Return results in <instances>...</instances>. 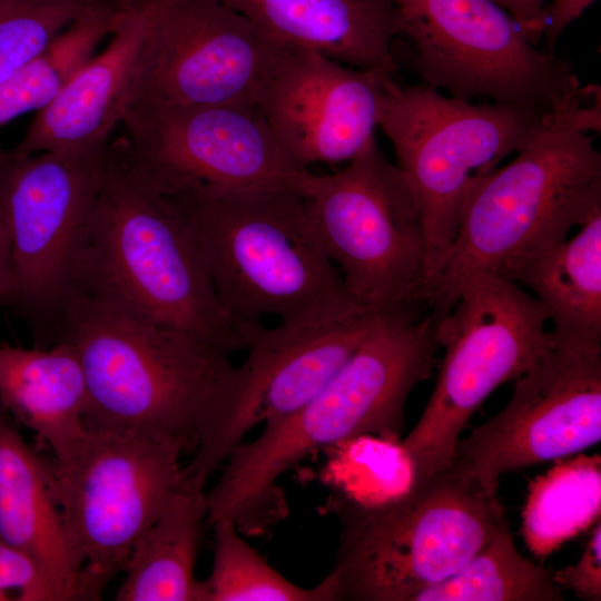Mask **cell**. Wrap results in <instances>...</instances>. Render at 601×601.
<instances>
[{
    "label": "cell",
    "instance_id": "603a6c76",
    "mask_svg": "<svg viewBox=\"0 0 601 601\" xmlns=\"http://www.w3.org/2000/svg\"><path fill=\"white\" fill-rule=\"evenodd\" d=\"M207 518L204 489L183 484L140 535L124 568L118 601H203L195 563Z\"/></svg>",
    "mask_w": 601,
    "mask_h": 601
},
{
    "label": "cell",
    "instance_id": "d6986e66",
    "mask_svg": "<svg viewBox=\"0 0 601 601\" xmlns=\"http://www.w3.org/2000/svg\"><path fill=\"white\" fill-rule=\"evenodd\" d=\"M289 45L345 66L393 75L402 35L394 0H220Z\"/></svg>",
    "mask_w": 601,
    "mask_h": 601
},
{
    "label": "cell",
    "instance_id": "277c9868",
    "mask_svg": "<svg viewBox=\"0 0 601 601\" xmlns=\"http://www.w3.org/2000/svg\"><path fill=\"white\" fill-rule=\"evenodd\" d=\"M181 216L234 317L302 327L370 309L348 292L309 218L306 197L288 189L196 186L164 195Z\"/></svg>",
    "mask_w": 601,
    "mask_h": 601
},
{
    "label": "cell",
    "instance_id": "83f0119b",
    "mask_svg": "<svg viewBox=\"0 0 601 601\" xmlns=\"http://www.w3.org/2000/svg\"><path fill=\"white\" fill-rule=\"evenodd\" d=\"M91 0H0V82L35 59Z\"/></svg>",
    "mask_w": 601,
    "mask_h": 601
},
{
    "label": "cell",
    "instance_id": "6da1fadb",
    "mask_svg": "<svg viewBox=\"0 0 601 601\" xmlns=\"http://www.w3.org/2000/svg\"><path fill=\"white\" fill-rule=\"evenodd\" d=\"M77 354L87 385V428L194 451L184 482L204 489L234 449L245 385L228 354L80 288L65 304L52 344Z\"/></svg>",
    "mask_w": 601,
    "mask_h": 601
},
{
    "label": "cell",
    "instance_id": "484cf974",
    "mask_svg": "<svg viewBox=\"0 0 601 601\" xmlns=\"http://www.w3.org/2000/svg\"><path fill=\"white\" fill-rule=\"evenodd\" d=\"M120 12L96 7L72 21L35 59L0 82V126L52 102L109 37Z\"/></svg>",
    "mask_w": 601,
    "mask_h": 601
},
{
    "label": "cell",
    "instance_id": "5bb4252c",
    "mask_svg": "<svg viewBox=\"0 0 601 601\" xmlns=\"http://www.w3.org/2000/svg\"><path fill=\"white\" fill-rule=\"evenodd\" d=\"M118 142L160 194L288 189L309 197L317 175L288 161L255 106H131Z\"/></svg>",
    "mask_w": 601,
    "mask_h": 601
},
{
    "label": "cell",
    "instance_id": "3957f363",
    "mask_svg": "<svg viewBox=\"0 0 601 601\" xmlns=\"http://www.w3.org/2000/svg\"><path fill=\"white\" fill-rule=\"evenodd\" d=\"M600 87H583L512 161L469 183L451 253L426 303L435 322L453 308L467 276H502L601 210V154L587 135L600 131Z\"/></svg>",
    "mask_w": 601,
    "mask_h": 601
},
{
    "label": "cell",
    "instance_id": "30bf717a",
    "mask_svg": "<svg viewBox=\"0 0 601 601\" xmlns=\"http://www.w3.org/2000/svg\"><path fill=\"white\" fill-rule=\"evenodd\" d=\"M183 450L132 434L88 428L49 484L82 566L77 600H100L140 535L184 484Z\"/></svg>",
    "mask_w": 601,
    "mask_h": 601
},
{
    "label": "cell",
    "instance_id": "44dd1931",
    "mask_svg": "<svg viewBox=\"0 0 601 601\" xmlns=\"http://www.w3.org/2000/svg\"><path fill=\"white\" fill-rule=\"evenodd\" d=\"M87 401L85 374L70 345H0V402L49 445L55 462L69 460L87 436Z\"/></svg>",
    "mask_w": 601,
    "mask_h": 601
},
{
    "label": "cell",
    "instance_id": "5b68a950",
    "mask_svg": "<svg viewBox=\"0 0 601 601\" xmlns=\"http://www.w3.org/2000/svg\"><path fill=\"white\" fill-rule=\"evenodd\" d=\"M77 288L227 354L247 351L263 328L226 311L181 216L130 166L118 140L106 146Z\"/></svg>",
    "mask_w": 601,
    "mask_h": 601
},
{
    "label": "cell",
    "instance_id": "7a4b0ae2",
    "mask_svg": "<svg viewBox=\"0 0 601 601\" xmlns=\"http://www.w3.org/2000/svg\"><path fill=\"white\" fill-rule=\"evenodd\" d=\"M435 325L431 313L388 311L321 393L230 452L206 493L208 522L230 519L242 533H263L286 512L278 479L308 454L361 436L400 443L405 402L433 366Z\"/></svg>",
    "mask_w": 601,
    "mask_h": 601
},
{
    "label": "cell",
    "instance_id": "d6a6232c",
    "mask_svg": "<svg viewBox=\"0 0 601 601\" xmlns=\"http://www.w3.org/2000/svg\"><path fill=\"white\" fill-rule=\"evenodd\" d=\"M13 297V276L10 246L3 218L0 211V305L11 306Z\"/></svg>",
    "mask_w": 601,
    "mask_h": 601
},
{
    "label": "cell",
    "instance_id": "2e32d148",
    "mask_svg": "<svg viewBox=\"0 0 601 601\" xmlns=\"http://www.w3.org/2000/svg\"><path fill=\"white\" fill-rule=\"evenodd\" d=\"M392 77L290 45L262 89L256 108L295 167L349 162L375 140L381 102Z\"/></svg>",
    "mask_w": 601,
    "mask_h": 601
},
{
    "label": "cell",
    "instance_id": "9a60e30c",
    "mask_svg": "<svg viewBox=\"0 0 601 601\" xmlns=\"http://www.w3.org/2000/svg\"><path fill=\"white\" fill-rule=\"evenodd\" d=\"M600 439L601 346L551 338L505 407L459 439L453 455L496 491L502 474L580 453Z\"/></svg>",
    "mask_w": 601,
    "mask_h": 601
},
{
    "label": "cell",
    "instance_id": "7c38bea8",
    "mask_svg": "<svg viewBox=\"0 0 601 601\" xmlns=\"http://www.w3.org/2000/svg\"><path fill=\"white\" fill-rule=\"evenodd\" d=\"M105 150L0 149V211L10 246L11 306L30 323L40 346L52 344L61 311L77 288Z\"/></svg>",
    "mask_w": 601,
    "mask_h": 601
},
{
    "label": "cell",
    "instance_id": "e0dca14e",
    "mask_svg": "<svg viewBox=\"0 0 601 601\" xmlns=\"http://www.w3.org/2000/svg\"><path fill=\"white\" fill-rule=\"evenodd\" d=\"M388 311L370 309L302 327L264 326L240 365L245 385L234 446L255 425L279 422L321 393Z\"/></svg>",
    "mask_w": 601,
    "mask_h": 601
},
{
    "label": "cell",
    "instance_id": "4fadbf2b",
    "mask_svg": "<svg viewBox=\"0 0 601 601\" xmlns=\"http://www.w3.org/2000/svg\"><path fill=\"white\" fill-rule=\"evenodd\" d=\"M290 47L220 0H155L131 106H255Z\"/></svg>",
    "mask_w": 601,
    "mask_h": 601
},
{
    "label": "cell",
    "instance_id": "9c48e42d",
    "mask_svg": "<svg viewBox=\"0 0 601 601\" xmlns=\"http://www.w3.org/2000/svg\"><path fill=\"white\" fill-rule=\"evenodd\" d=\"M309 218L346 288L376 309L426 303V243L406 174L370 142L342 170L317 175Z\"/></svg>",
    "mask_w": 601,
    "mask_h": 601
},
{
    "label": "cell",
    "instance_id": "cb8c5ba5",
    "mask_svg": "<svg viewBox=\"0 0 601 601\" xmlns=\"http://www.w3.org/2000/svg\"><path fill=\"white\" fill-rule=\"evenodd\" d=\"M528 490L522 535L534 556L545 558L600 519L601 457L559 461Z\"/></svg>",
    "mask_w": 601,
    "mask_h": 601
},
{
    "label": "cell",
    "instance_id": "836d02e7",
    "mask_svg": "<svg viewBox=\"0 0 601 601\" xmlns=\"http://www.w3.org/2000/svg\"><path fill=\"white\" fill-rule=\"evenodd\" d=\"M104 7H108L118 12L131 9L134 7L146 3L149 0H91Z\"/></svg>",
    "mask_w": 601,
    "mask_h": 601
},
{
    "label": "cell",
    "instance_id": "1f68e13d",
    "mask_svg": "<svg viewBox=\"0 0 601 601\" xmlns=\"http://www.w3.org/2000/svg\"><path fill=\"white\" fill-rule=\"evenodd\" d=\"M518 22L525 37L536 47L543 36L544 0H493Z\"/></svg>",
    "mask_w": 601,
    "mask_h": 601
},
{
    "label": "cell",
    "instance_id": "ffe728a7",
    "mask_svg": "<svg viewBox=\"0 0 601 601\" xmlns=\"http://www.w3.org/2000/svg\"><path fill=\"white\" fill-rule=\"evenodd\" d=\"M0 402V539L30 555L59 601L77 600L82 563L49 484V464L23 440Z\"/></svg>",
    "mask_w": 601,
    "mask_h": 601
},
{
    "label": "cell",
    "instance_id": "7402d4cb",
    "mask_svg": "<svg viewBox=\"0 0 601 601\" xmlns=\"http://www.w3.org/2000/svg\"><path fill=\"white\" fill-rule=\"evenodd\" d=\"M572 236L552 240L501 277L524 285L553 325V341L601 346V210Z\"/></svg>",
    "mask_w": 601,
    "mask_h": 601
},
{
    "label": "cell",
    "instance_id": "f1b7e54d",
    "mask_svg": "<svg viewBox=\"0 0 601 601\" xmlns=\"http://www.w3.org/2000/svg\"><path fill=\"white\" fill-rule=\"evenodd\" d=\"M0 601H59L40 565L0 539Z\"/></svg>",
    "mask_w": 601,
    "mask_h": 601
},
{
    "label": "cell",
    "instance_id": "8fae6325",
    "mask_svg": "<svg viewBox=\"0 0 601 601\" xmlns=\"http://www.w3.org/2000/svg\"><path fill=\"white\" fill-rule=\"evenodd\" d=\"M404 59L423 85L470 101L553 112L581 90L570 62L536 47L493 0H394Z\"/></svg>",
    "mask_w": 601,
    "mask_h": 601
},
{
    "label": "cell",
    "instance_id": "4dcf8cb0",
    "mask_svg": "<svg viewBox=\"0 0 601 601\" xmlns=\"http://www.w3.org/2000/svg\"><path fill=\"white\" fill-rule=\"evenodd\" d=\"M597 0H553L544 8L543 50L553 48L564 29Z\"/></svg>",
    "mask_w": 601,
    "mask_h": 601
},
{
    "label": "cell",
    "instance_id": "f546056e",
    "mask_svg": "<svg viewBox=\"0 0 601 601\" xmlns=\"http://www.w3.org/2000/svg\"><path fill=\"white\" fill-rule=\"evenodd\" d=\"M560 589L571 590L585 601L601 600V522L593 528L580 559L572 565L554 571Z\"/></svg>",
    "mask_w": 601,
    "mask_h": 601
},
{
    "label": "cell",
    "instance_id": "d4e9b609",
    "mask_svg": "<svg viewBox=\"0 0 601 601\" xmlns=\"http://www.w3.org/2000/svg\"><path fill=\"white\" fill-rule=\"evenodd\" d=\"M553 573L520 554L504 522L457 572L413 601H561Z\"/></svg>",
    "mask_w": 601,
    "mask_h": 601
},
{
    "label": "cell",
    "instance_id": "8992f818",
    "mask_svg": "<svg viewBox=\"0 0 601 601\" xmlns=\"http://www.w3.org/2000/svg\"><path fill=\"white\" fill-rule=\"evenodd\" d=\"M341 521L326 575L334 601H413L457 572L505 522L496 491L464 459L375 503L334 501Z\"/></svg>",
    "mask_w": 601,
    "mask_h": 601
},
{
    "label": "cell",
    "instance_id": "52a82bcc",
    "mask_svg": "<svg viewBox=\"0 0 601 601\" xmlns=\"http://www.w3.org/2000/svg\"><path fill=\"white\" fill-rule=\"evenodd\" d=\"M551 114L497 102L473 105L423 83L401 86L390 79L378 126L417 197L428 295L451 253L469 183L523 149Z\"/></svg>",
    "mask_w": 601,
    "mask_h": 601
},
{
    "label": "cell",
    "instance_id": "ac0fdd59",
    "mask_svg": "<svg viewBox=\"0 0 601 601\" xmlns=\"http://www.w3.org/2000/svg\"><path fill=\"white\" fill-rule=\"evenodd\" d=\"M155 0L122 11L93 55L50 105L37 112L18 154H83L102 149L128 106L134 60Z\"/></svg>",
    "mask_w": 601,
    "mask_h": 601
},
{
    "label": "cell",
    "instance_id": "ba28073f",
    "mask_svg": "<svg viewBox=\"0 0 601 601\" xmlns=\"http://www.w3.org/2000/svg\"><path fill=\"white\" fill-rule=\"evenodd\" d=\"M445 348L424 412L400 445L412 480L452 461L460 434L500 385L523 375L550 347L548 316L520 285L476 272L460 288L453 308L435 322Z\"/></svg>",
    "mask_w": 601,
    "mask_h": 601
},
{
    "label": "cell",
    "instance_id": "4316f807",
    "mask_svg": "<svg viewBox=\"0 0 601 601\" xmlns=\"http://www.w3.org/2000/svg\"><path fill=\"white\" fill-rule=\"evenodd\" d=\"M211 525L214 562L210 575L201 581L203 601H334L326 578L309 589L288 581L244 540L233 520Z\"/></svg>",
    "mask_w": 601,
    "mask_h": 601
}]
</instances>
